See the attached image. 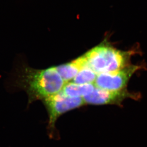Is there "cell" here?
I'll list each match as a JSON object with an SVG mask.
<instances>
[{"mask_svg": "<svg viewBox=\"0 0 147 147\" xmlns=\"http://www.w3.org/2000/svg\"><path fill=\"white\" fill-rule=\"evenodd\" d=\"M65 84L55 67L34 69L20 57L16 59L13 70L6 80L5 88L10 93L25 91L29 106L34 101H42L60 92Z\"/></svg>", "mask_w": 147, "mask_h": 147, "instance_id": "6da1fadb", "label": "cell"}, {"mask_svg": "<svg viewBox=\"0 0 147 147\" xmlns=\"http://www.w3.org/2000/svg\"><path fill=\"white\" fill-rule=\"evenodd\" d=\"M138 51L136 49L128 51L117 49L105 39L84 55L88 67L98 75L119 71L131 65V57Z\"/></svg>", "mask_w": 147, "mask_h": 147, "instance_id": "7a4b0ae2", "label": "cell"}, {"mask_svg": "<svg viewBox=\"0 0 147 147\" xmlns=\"http://www.w3.org/2000/svg\"><path fill=\"white\" fill-rule=\"evenodd\" d=\"M48 113L47 130L50 139H58L55 124L58 118L70 110L85 105L83 98H73L64 94L62 91L45 98L42 100Z\"/></svg>", "mask_w": 147, "mask_h": 147, "instance_id": "3957f363", "label": "cell"}, {"mask_svg": "<svg viewBox=\"0 0 147 147\" xmlns=\"http://www.w3.org/2000/svg\"><path fill=\"white\" fill-rule=\"evenodd\" d=\"M143 67L142 65L131 64L119 71L99 74L94 84L96 88L107 90L125 89L132 76Z\"/></svg>", "mask_w": 147, "mask_h": 147, "instance_id": "277c9868", "label": "cell"}, {"mask_svg": "<svg viewBox=\"0 0 147 147\" xmlns=\"http://www.w3.org/2000/svg\"><path fill=\"white\" fill-rule=\"evenodd\" d=\"M139 94L131 93L127 88L119 90H107L95 86L92 93L83 98L85 104L92 105H116L120 106L127 98L138 99Z\"/></svg>", "mask_w": 147, "mask_h": 147, "instance_id": "5b68a950", "label": "cell"}, {"mask_svg": "<svg viewBox=\"0 0 147 147\" xmlns=\"http://www.w3.org/2000/svg\"><path fill=\"white\" fill-rule=\"evenodd\" d=\"M86 66L87 62L83 55L70 62L54 67L66 83L72 80L79 71Z\"/></svg>", "mask_w": 147, "mask_h": 147, "instance_id": "8992f818", "label": "cell"}, {"mask_svg": "<svg viewBox=\"0 0 147 147\" xmlns=\"http://www.w3.org/2000/svg\"><path fill=\"white\" fill-rule=\"evenodd\" d=\"M93 84L78 85L73 82L65 84L61 91L65 95L73 98H81L92 93L95 88Z\"/></svg>", "mask_w": 147, "mask_h": 147, "instance_id": "52a82bcc", "label": "cell"}, {"mask_svg": "<svg viewBox=\"0 0 147 147\" xmlns=\"http://www.w3.org/2000/svg\"><path fill=\"white\" fill-rule=\"evenodd\" d=\"M97 75L93 70L86 66L79 71L72 82L78 85L93 84L95 82Z\"/></svg>", "mask_w": 147, "mask_h": 147, "instance_id": "ba28073f", "label": "cell"}]
</instances>
